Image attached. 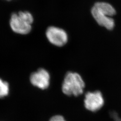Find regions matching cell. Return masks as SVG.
Returning a JSON list of instances; mask_svg holds the SVG:
<instances>
[{
    "label": "cell",
    "instance_id": "3",
    "mask_svg": "<svg viewBox=\"0 0 121 121\" xmlns=\"http://www.w3.org/2000/svg\"><path fill=\"white\" fill-rule=\"evenodd\" d=\"M33 20L32 14L29 12L21 11L13 13L10 19V26L15 33L26 35L31 31Z\"/></svg>",
    "mask_w": 121,
    "mask_h": 121
},
{
    "label": "cell",
    "instance_id": "1",
    "mask_svg": "<svg viewBox=\"0 0 121 121\" xmlns=\"http://www.w3.org/2000/svg\"><path fill=\"white\" fill-rule=\"evenodd\" d=\"M91 14L97 23L108 30H112L115 22L111 17L116 14V10L111 4L105 2L95 3L91 10Z\"/></svg>",
    "mask_w": 121,
    "mask_h": 121
},
{
    "label": "cell",
    "instance_id": "10",
    "mask_svg": "<svg viewBox=\"0 0 121 121\" xmlns=\"http://www.w3.org/2000/svg\"></svg>",
    "mask_w": 121,
    "mask_h": 121
},
{
    "label": "cell",
    "instance_id": "9",
    "mask_svg": "<svg viewBox=\"0 0 121 121\" xmlns=\"http://www.w3.org/2000/svg\"><path fill=\"white\" fill-rule=\"evenodd\" d=\"M110 116L113 119L114 121H121V118L117 115V112L112 111L110 112Z\"/></svg>",
    "mask_w": 121,
    "mask_h": 121
},
{
    "label": "cell",
    "instance_id": "5",
    "mask_svg": "<svg viewBox=\"0 0 121 121\" xmlns=\"http://www.w3.org/2000/svg\"><path fill=\"white\" fill-rule=\"evenodd\" d=\"M104 103L103 96L100 91H88L85 95V107L91 112H96L99 110L104 105Z\"/></svg>",
    "mask_w": 121,
    "mask_h": 121
},
{
    "label": "cell",
    "instance_id": "8",
    "mask_svg": "<svg viewBox=\"0 0 121 121\" xmlns=\"http://www.w3.org/2000/svg\"><path fill=\"white\" fill-rule=\"evenodd\" d=\"M49 121H66L64 117L61 115H57L52 117Z\"/></svg>",
    "mask_w": 121,
    "mask_h": 121
},
{
    "label": "cell",
    "instance_id": "6",
    "mask_svg": "<svg viewBox=\"0 0 121 121\" xmlns=\"http://www.w3.org/2000/svg\"><path fill=\"white\" fill-rule=\"evenodd\" d=\"M30 79L33 86L44 90L48 88L49 86L50 75L46 69L40 68L31 74Z\"/></svg>",
    "mask_w": 121,
    "mask_h": 121
},
{
    "label": "cell",
    "instance_id": "4",
    "mask_svg": "<svg viewBox=\"0 0 121 121\" xmlns=\"http://www.w3.org/2000/svg\"><path fill=\"white\" fill-rule=\"evenodd\" d=\"M45 34L48 41L57 47H62L68 42L67 33L64 30L59 27L49 26L46 30Z\"/></svg>",
    "mask_w": 121,
    "mask_h": 121
},
{
    "label": "cell",
    "instance_id": "2",
    "mask_svg": "<svg viewBox=\"0 0 121 121\" xmlns=\"http://www.w3.org/2000/svg\"><path fill=\"white\" fill-rule=\"evenodd\" d=\"M84 87L85 82L79 73L71 71L66 73L61 86L65 95L78 96L83 93Z\"/></svg>",
    "mask_w": 121,
    "mask_h": 121
},
{
    "label": "cell",
    "instance_id": "7",
    "mask_svg": "<svg viewBox=\"0 0 121 121\" xmlns=\"http://www.w3.org/2000/svg\"><path fill=\"white\" fill-rule=\"evenodd\" d=\"M9 91L8 83L6 81H3L0 78V98L8 95Z\"/></svg>",
    "mask_w": 121,
    "mask_h": 121
}]
</instances>
